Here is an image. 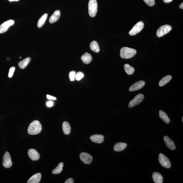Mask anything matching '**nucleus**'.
I'll use <instances>...</instances> for the list:
<instances>
[{
    "mask_svg": "<svg viewBox=\"0 0 183 183\" xmlns=\"http://www.w3.org/2000/svg\"><path fill=\"white\" fill-rule=\"evenodd\" d=\"M159 115L160 118L165 123L168 124L170 122V119L168 117L167 115L165 112L162 110L159 111Z\"/></svg>",
    "mask_w": 183,
    "mask_h": 183,
    "instance_id": "21",
    "label": "nucleus"
},
{
    "mask_svg": "<svg viewBox=\"0 0 183 183\" xmlns=\"http://www.w3.org/2000/svg\"><path fill=\"white\" fill-rule=\"evenodd\" d=\"M145 84L146 83L144 81H139V82L135 83L132 85L130 86L129 90L131 92L136 91L144 87Z\"/></svg>",
    "mask_w": 183,
    "mask_h": 183,
    "instance_id": "11",
    "label": "nucleus"
},
{
    "mask_svg": "<svg viewBox=\"0 0 183 183\" xmlns=\"http://www.w3.org/2000/svg\"><path fill=\"white\" fill-rule=\"evenodd\" d=\"M15 69H16V68L14 67H11L10 69H9L8 74V77L9 78H11L13 76V75H14Z\"/></svg>",
    "mask_w": 183,
    "mask_h": 183,
    "instance_id": "31",
    "label": "nucleus"
},
{
    "mask_svg": "<svg viewBox=\"0 0 183 183\" xmlns=\"http://www.w3.org/2000/svg\"><path fill=\"white\" fill-rule=\"evenodd\" d=\"M31 58L28 57L25 58V59L22 60L18 63L19 67L20 68L22 69H24L27 66L28 64L29 63L30 60H31Z\"/></svg>",
    "mask_w": 183,
    "mask_h": 183,
    "instance_id": "24",
    "label": "nucleus"
},
{
    "mask_svg": "<svg viewBox=\"0 0 183 183\" xmlns=\"http://www.w3.org/2000/svg\"><path fill=\"white\" fill-rule=\"evenodd\" d=\"M74 182L73 179L72 178H69L66 181L65 183H73Z\"/></svg>",
    "mask_w": 183,
    "mask_h": 183,
    "instance_id": "33",
    "label": "nucleus"
},
{
    "mask_svg": "<svg viewBox=\"0 0 183 183\" xmlns=\"http://www.w3.org/2000/svg\"><path fill=\"white\" fill-rule=\"evenodd\" d=\"M158 160L159 163L162 166L166 168H169L171 167V164L169 158L162 153L159 154Z\"/></svg>",
    "mask_w": 183,
    "mask_h": 183,
    "instance_id": "5",
    "label": "nucleus"
},
{
    "mask_svg": "<svg viewBox=\"0 0 183 183\" xmlns=\"http://www.w3.org/2000/svg\"><path fill=\"white\" fill-rule=\"evenodd\" d=\"M144 99V96L142 94H137L136 96L133 99L131 100L130 102L128 105V107L129 108L133 107L138 105L143 101Z\"/></svg>",
    "mask_w": 183,
    "mask_h": 183,
    "instance_id": "6",
    "label": "nucleus"
},
{
    "mask_svg": "<svg viewBox=\"0 0 183 183\" xmlns=\"http://www.w3.org/2000/svg\"><path fill=\"white\" fill-rule=\"evenodd\" d=\"M179 7H180V8L181 9H183V3H182L180 5V6H179Z\"/></svg>",
    "mask_w": 183,
    "mask_h": 183,
    "instance_id": "36",
    "label": "nucleus"
},
{
    "mask_svg": "<svg viewBox=\"0 0 183 183\" xmlns=\"http://www.w3.org/2000/svg\"><path fill=\"white\" fill-rule=\"evenodd\" d=\"M42 130V126L38 120H35L30 124L28 127V132L30 135H35L41 132Z\"/></svg>",
    "mask_w": 183,
    "mask_h": 183,
    "instance_id": "1",
    "label": "nucleus"
},
{
    "mask_svg": "<svg viewBox=\"0 0 183 183\" xmlns=\"http://www.w3.org/2000/svg\"><path fill=\"white\" fill-rule=\"evenodd\" d=\"M9 1H19V0H8Z\"/></svg>",
    "mask_w": 183,
    "mask_h": 183,
    "instance_id": "37",
    "label": "nucleus"
},
{
    "mask_svg": "<svg viewBox=\"0 0 183 183\" xmlns=\"http://www.w3.org/2000/svg\"><path fill=\"white\" fill-rule=\"evenodd\" d=\"M81 58L83 63L86 64L90 63L92 60L91 55L87 52L83 55Z\"/></svg>",
    "mask_w": 183,
    "mask_h": 183,
    "instance_id": "19",
    "label": "nucleus"
},
{
    "mask_svg": "<svg viewBox=\"0 0 183 183\" xmlns=\"http://www.w3.org/2000/svg\"><path fill=\"white\" fill-rule=\"evenodd\" d=\"M76 73V72L75 71H71L70 72L69 76L71 81H74Z\"/></svg>",
    "mask_w": 183,
    "mask_h": 183,
    "instance_id": "29",
    "label": "nucleus"
},
{
    "mask_svg": "<svg viewBox=\"0 0 183 183\" xmlns=\"http://www.w3.org/2000/svg\"><path fill=\"white\" fill-rule=\"evenodd\" d=\"M63 165L64 164L62 162L59 163L57 167L53 170L52 173L55 174H58L61 173L63 171Z\"/></svg>",
    "mask_w": 183,
    "mask_h": 183,
    "instance_id": "27",
    "label": "nucleus"
},
{
    "mask_svg": "<svg viewBox=\"0 0 183 183\" xmlns=\"http://www.w3.org/2000/svg\"><path fill=\"white\" fill-rule=\"evenodd\" d=\"M46 105L47 107H51L53 106L54 103L52 101H50L47 102L46 103Z\"/></svg>",
    "mask_w": 183,
    "mask_h": 183,
    "instance_id": "32",
    "label": "nucleus"
},
{
    "mask_svg": "<svg viewBox=\"0 0 183 183\" xmlns=\"http://www.w3.org/2000/svg\"><path fill=\"white\" fill-rule=\"evenodd\" d=\"M163 139L166 145L169 149L174 150L176 149V146L174 142L168 136H165L164 137Z\"/></svg>",
    "mask_w": 183,
    "mask_h": 183,
    "instance_id": "13",
    "label": "nucleus"
},
{
    "mask_svg": "<svg viewBox=\"0 0 183 183\" xmlns=\"http://www.w3.org/2000/svg\"><path fill=\"white\" fill-rule=\"evenodd\" d=\"M92 142L97 143H101L104 140V137L101 135L96 134L91 136L90 137Z\"/></svg>",
    "mask_w": 183,
    "mask_h": 183,
    "instance_id": "14",
    "label": "nucleus"
},
{
    "mask_svg": "<svg viewBox=\"0 0 183 183\" xmlns=\"http://www.w3.org/2000/svg\"><path fill=\"white\" fill-rule=\"evenodd\" d=\"M3 165V166L6 168H9L12 165L11 157L8 152H6L4 155Z\"/></svg>",
    "mask_w": 183,
    "mask_h": 183,
    "instance_id": "8",
    "label": "nucleus"
},
{
    "mask_svg": "<svg viewBox=\"0 0 183 183\" xmlns=\"http://www.w3.org/2000/svg\"><path fill=\"white\" fill-rule=\"evenodd\" d=\"M60 16V11L59 10H56L50 17L49 21L51 24L54 23L59 19Z\"/></svg>",
    "mask_w": 183,
    "mask_h": 183,
    "instance_id": "16",
    "label": "nucleus"
},
{
    "mask_svg": "<svg viewBox=\"0 0 183 183\" xmlns=\"http://www.w3.org/2000/svg\"><path fill=\"white\" fill-rule=\"evenodd\" d=\"M20 58H22L21 57H20Z\"/></svg>",
    "mask_w": 183,
    "mask_h": 183,
    "instance_id": "40",
    "label": "nucleus"
},
{
    "mask_svg": "<svg viewBox=\"0 0 183 183\" xmlns=\"http://www.w3.org/2000/svg\"><path fill=\"white\" fill-rule=\"evenodd\" d=\"M84 74L83 73L81 72H79L76 73L75 75V79L77 81H80L83 78Z\"/></svg>",
    "mask_w": 183,
    "mask_h": 183,
    "instance_id": "28",
    "label": "nucleus"
},
{
    "mask_svg": "<svg viewBox=\"0 0 183 183\" xmlns=\"http://www.w3.org/2000/svg\"><path fill=\"white\" fill-rule=\"evenodd\" d=\"M28 154L30 159L33 161L38 160L40 158V155L34 149H30L28 151Z\"/></svg>",
    "mask_w": 183,
    "mask_h": 183,
    "instance_id": "12",
    "label": "nucleus"
},
{
    "mask_svg": "<svg viewBox=\"0 0 183 183\" xmlns=\"http://www.w3.org/2000/svg\"><path fill=\"white\" fill-rule=\"evenodd\" d=\"M90 49L93 51L95 53H99V52L100 48L99 44L97 41H92L90 43Z\"/></svg>",
    "mask_w": 183,
    "mask_h": 183,
    "instance_id": "23",
    "label": "nucleus"
},
{
    "mask_svg": "<svg viewBox=\"0 0 183 183\" xmlns=\"http://www.w3.org/2000/svg\"><path fill=\"white\" fill-rule=\"evenodd\" d=\"M80 158L84 163L90 164L92 163L93 157L90 154L87 153L82 152L80 154Z\"/></svg>",
    "mask_w": 183,
    "mask_h": 183,
    "instance_id": "10",
    "label": "nucleus"
},
{
    "mask_svg": "<svg viewBox=\"0 0 183 183\" xmlns=\"http://www.w3.org/2000/svg\"><path fill=\"white\" fill-rule=\"evenodd\" d=\"M152 178L155 183H163V177L159 173L155 172L153 174Z\"/></svg>",
    "mask_w": 183,
    "mask_h": 183,
    "instance_id": "17",
    "label": "nucleus"
},
{
    "mask_svg": "<svg viewBox=\"0 0 183 183\" xmlns=\"http://www.w3.org/2000/svg\"><path fill=\"white\" fill-rule=\"evenodd\" d=\"M144 24L142 21L139 22L134 26L131 31L129 32V35L131 36L135 35L140 32L144 28Z\"/></svg>",
    "mask_w": 183,
    "mask_h": 183,
    "instance_id": "7",
    "label": "nucleus"
},
{
    "mask_svg": "<svg viewBox=\"0 0 183 183\" xmlns=\"http://www.w3.org/2000/svg\"><path fill=\"white\" fill-rule=\"evenodd\" d=\"M143 1L149 6H153L155 4V0H143Z\"/></svg>",
    "mask_w": 183,
    "mask_h": 183,
    "instance_id": "30",
    "label": "nucleus"
},
{
    "mask_svg": "<svg viewBox=\"0 0 183 183\" xmlns=\"http://www.w3.org/2000/svg\"><path fill=\"white\" fill-rule=\"evenodd\" d=\"M127 146V143L122 142H118L114 145V149L116 152L122 151L125 149Z\"/></svg>",
    "mask_w": 183,
    "mask_h": 183,
    "instance_id": "18",
    "label": "nucleus"
},
{
    "mask_svg": "<svg viewBox=\"0 0 183 183\" xmlns=\"http://www.w3.org/2000/svg\"><path fill=\"white\" fill-rule=\"evenodd\" d=\"M182 122H183V117H182Z\"/></svg>",
    "mask_w": 183,
    "mask_h": 183,
    "instance_id": "39",
    "label": "nucleus"
},
{
    "mask_svg": "<svg viewBox=\"0 0 183 183\" xmlns=\"http://www.w3.org/2000/svg\"><path fill=\"white\" fill-rule=\"evenodd\" d=\"M63 133L66 135H69L70 134L71 128L70 124L67 122H64L62 126Z\"/></svg>",
    "mask_w": 183,
    "mask_h": 183,
    "instance_id": "20",
    "label": "nucleus"
},
{
    "mask_svg": "<svg viewBox=\"0 0 183 183\" xmlns=\"http://www.w3.org/2000/svg\"><path fill=\"white\" fill-rule=\"evenodd\" d=\"M98 5L97 0H89L88 4V14L92 18L95 17L97 14Z\"/></svg>",
    "mask_w": 183,
    "mask_h": 183,
    "instance_id": "3",
    "label": "nucleus"
},
{
    "mask_svg": "<svg viewBox=\"0 0 183 183\" xmlns=\"http://www.w3.org/2000/svg\"><path fill=\"white\" fill-rule=\"evenodd\" d=\"M124 70L126 73L129 75L133 74L134 72L135 69L131 66L128 64H126L124 66Z\"/></svg>",
    "mask_w": 183,
    "mask_h": 183,
    "instance_id": "26",
    "label": "nucleus"
},
{
    "mask_svg": "<svg viewBox=\"0 0 183 183\" xmlns=\"http://www.w3.org/2000/svg\"><path fill=\"white\" fill-rule=\"evenodd\" d=\"M48 16V14H45L41 16L37 22V26L38 27L41 28L43 27L46 21Z\"/></svg>",
    "mask_w": 183,
    "mask_h": 183,
    "instance_id": "25",
    "label": "nucleus"
},
{
    "mask_svg": "<svg viewBox=\"0 0 183 183\" xmlns=\"http://www.w3.org/2000/svg\"><path fill=\"white\" fill-rule=\"evenodd\" d=\"M14 21L10 20L4 22L0 26V33H3L6 32L9 28L14 24Z\"/></svg>",
    "mask_w": 183,
    "mask_h": 183,
    "instance_id": "9",
    "label": "nucleus"
},
{
    "mask_svg": "<svg viewBox=\"0 0 183 183\" xmlns=\"http://www.w3.org/2000/svg\"><path fill=\"white\" fill-rule=\"evenodd\" d=\"M172 79V76L170 75H167L160 80L159 83L160 86H163L168 83Z\"/></svg>",
    "mask_w": 183,
    "mask_h": 183,
    "instance_id": "22",
    "label": "nucleus"
},
{
    "mask_svg": "<svg viewBox=\"0 0 183 183\" xmlns=\"http://www.w3.org/2000/svg\"><path fill=\"white\" fill-rule=\"evenodd\" d=\"M41 173H38L32 176L29 180L28 183H38L40 182L41 179Z\"/></svg>",
    "mask_w": 183,
    "mask_h": 183,
    "instance_id": "15",
    "label": "nucleus"
},
{
    "mask_svg": "<svg viewBox=\"0 0 183 183\" xmlns=\"http://www.w3.org/2000/svg\"><path fill=\"white\" fill-rule=\"evenodd\" d=\"M10 58H7V61H9V60H10Z\"/></svg>",
    "mask_w": 183,
    "mask_h": 183,
    "instance_id": "38",
    "label": "nucleus"
},
{
    "mask_svg": "<svg viewBox=\"0 0 183 183\" xmlns=\"http://www.w3.org/2000/svg\"><path fill=\"white\" fill-rule=\"evenodd\" d=\"M172 29L171 26L168 24H165L160 27L157 30L156 35L158 37L163 36L169 33Z\"/></svg>",
    "mask_w": 183,
    "mask_h": 183,
    "instance_id": "4",
    "label": "nucleus"
},
{
    "mask_svg": "<svg viewBox=\"0 0 183 183\" xmlns=\"http://www.w3.org/2000/svg\"><path fill=\"white\" fill-rule=\"evenodd\" d=\"M137 51L134 49L124 47L120 50V56L123 59H129L134 57Z\"/></svg>",
    "mask_w": 183,
    "mask_h": 183,
    "instance_id": "2",
    "label": "nucleus"
},
{
    "mask_svg": "<svg viewBox=\"0 0 183 183\" xmlns=\"http://www.w3.org/2000/svg\"><path fill=\"white\" fill-rule=\"evenodd\" d=\"M47 99L50 100H55L56 99V98L55 97H53V96L49 95H47Z\"/></svg>",
    "mask_w": 183,
    "mask_h": 183,
    "instance_id": "34",
    "label": "nucleus"
},
{
    "mask_svg": "<svg viewBox=\"0 0 183 183\" xmlns=\"http://www.w3.org/2000/svg\"><path fill=\"white\" fill-rule=\"evenodd\" d=\"M172 1L173 0H163L164 2L165 3H169Z\"/></svg>",
    "mask_w": 183,
    "mask_h": 183,
    "instance_id": "35",
    "label": "nucleus"
}]
</instances>
